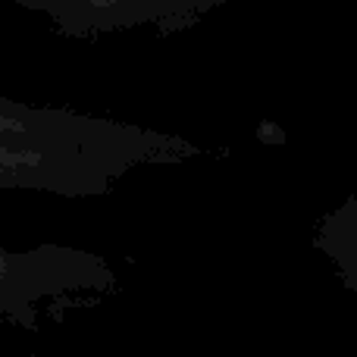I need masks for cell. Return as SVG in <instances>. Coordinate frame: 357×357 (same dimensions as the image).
Here are the masks:
<instances>
[{
    "label": "cell",
    "mask_w": 357,
    "mask_h": 357,
    "mask_svg": "<svg viewBox=\"0 0 357 357\" xmlns=\"http://www.w3.org/2000/svg\"><path fill=\"white\" fill-rule=\"evenodd\" d=\"M204 148L167 129L123 123L75 107L0 98V197H104L129 176L178 167ZM116 289L104 257L75 248H19L0 222V329H41Z\"/></svg>",
    "instance_id": "6da1fadb"
},
{
    "label": "cell",
    "mask_w": 357,
    "mask_h": 357,
    "mask_svg": "<svg viewBox=\"0 0 357 357\" xmlns=\"http://www.w3.org/2000/svg\"><path fill=\"white\" fill-rule=\"evenodd\" d=\"M66 38H107L154 31L178 35L232 0H13Z\"/></svg>",
    "instance_id": "7a4b0ae2"
},
{
    "label": "cell",
    "mask_w": 357,
    "mask_h": 357,
    "mask_svg": "<svg viewBox=\"0 0 357 357\" xmlns=\"http://www.w3.org/2000/svg\"><path fill=\"white\" fill-rule=\"evenodd\" d=\"M310 245L335 273L342 289L357 298V195L342 197L317 220Z\"/></svg>",
    "instance_id": "3957f363"
}]
</instances>
